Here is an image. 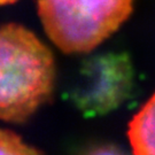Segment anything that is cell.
I'll return each instance as SVG.
<instances>
[{
    "label": "cell",
    "instance_id": "7a4b0ae2",
    "mask_svg": "<svg viewBox=\"0 0 155 155\" xmlns=\"http://www.w3.org/2000/svg\"><path fill=\"white\" fill-rule=\"evenodd\" d=\"M134 0H38L45 33L63 53H87L131 16Z\"/></svg>",
    "mask_w": 155,
    "mask_h": 155
},
{
    "label": "cell",
    "instance_id": "8992f818",
    "mask_svg": "<svg viewBox=\"0 0 155 155\" xmlns=\"http://www.w3.org/2000/svg\"><path fill=\"white\" fill-rule=\"evenodd\" d=\"M83 155H127L121 148L114 145H98L91 147Z\"/></svg>",
    "mask_w": 155,
    "mask_h": 155
},
{
    "label": "cell",
    "instance_id": "5b68a950",
    "mask_svg": "<svg viewBox=\"0 0 155 155\" xmlns=\"http://www.w3.org/2000/svg\"><path fill=\"white\" fill-rule=\"evenodd\" d=\"M0 155H44L16 132L0 129Z\"/></svg>",
    "mask_w": 155,
    "mask_h": 155
},
{
    "label": "cell",
    "instance_id": "6da1fadb",
    "mask_svg": "<svg viewBox=\"0 0 155 155\" xmlns=\"http://www.w3.org/2000/svg\"><path fill=\"white\" fill-rule=\"evenodd\" d=\"M55 60L37 35L17 23L0 27V120L23 123L54 93Z\"/></svg>",
    "mask_w": 155,
    "mask_h": 155
},
{
    "label": "cell",
    "instance_id": "3957f363",
    "mask_svg": "<svg viewBox=\"0 0 155 155\" xmlns=\"http://www.w3.org/2000/svg\"><path fill=\"white\" fill-rule=\"evenodd\" d=\"M75 95L84 111L102 114L116 108L125 99L131 85V72L125 62L114 61L101 66Z\"/></svg>",
    "mask_w": 155,
    "mask_h": 155
},
{
    "label": "cell",
    "instance_id": "52a82bcc",
    "mask_svg": "<svg viewBox=\"0 0 155 155\" xmlns=\"http://www.w3.org/2000/svg\"><path fill=\"white\" fill-rule=\"evenodd\" d=\"M17 0H0V6H6V5H11L16 2Z\"/></svg>",
    "mask_w": 155,
    "mask_h": 155
},
{
    "label": "cell",
    "instance_id": "277c9868",
    "mask_svg": "<svg viewBox=\"0 0 155 155\" xmlns=\"http://www.w3.org/2000/svg\"><path fill=\"white\" fill-rule=\"evenodd\" d=\"M127 139L133 155H155V93L129 122Z\"/></svg>",
    "mask_w": 155,
    "mask_h": 155
}]
</instances>
